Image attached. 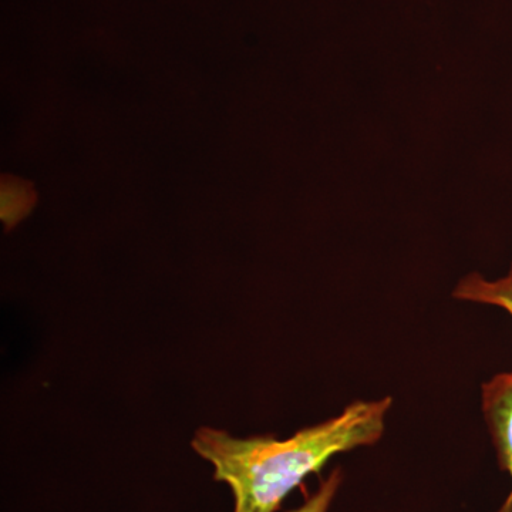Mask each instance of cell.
Instances as JSON below:
<instances>
[{"label":"cell","instance_id":"cell-1","mask_svg":"<svg viewBox=\"0 0 512 512\" xmlns=\"http://www.w3.org/2000/svg\"><path fill=\"white\" fill-rule=\"evenodd\" d=\"M392 399L349 404L339 416L306 427L286 440L272 436L238 439L202 427L191 446L214 467V480L228 485L234 512H276L285 498L330 458L382 439Z\"/></svg>","mask_w":512,"mask_h":512},{"label":"cell","instance_id":"cell-2","mask_svg":"<svg viewBox=\"0 0 512 512\" xmlns=\"http://www.w3.org/2000/svg\"><path fill=\"white\" fill-rule=\"evenodd\" d=\"M481 403L498 464L512 478V372L500 373L484 383Z\"/></svg>","mask_w":512,"mask_h":512},{"label":"cell","instance_id":"cell-3","mask_svg":"<svg viewBox=\"0 0 512 512\" xmlns=\"http://www.w3.org/2000/svg\"><path fill=\"white\" fill-rule=\"evenodd\" d=\"M453 298L495 306L503 309L512 318V264L507 275L495 281L484 278L477 272L464 276L454 289Z\"/></svg>","mask_w":512,"mask_h":512},{"label":"cell","instance_id":"cell-4","mask_svg":"<svg viewBox=\"0 0 512 512\" xmlns=\"http://www.w3.org/2000/svg\"><path fill=\"white\" fill-rule=\"evenodd\" d=\"M36 194L32 184L15 177H3L0 188V217L6 227L13 228L28 217L35 207Z\"/></svg>","mask_w":512,"mask_h":512},{"label":"cell","instance_id":"cell-5","mask_svg":"<svg viewBox=\"0 0 512 512\" xmlns=\"http://www.w3.org/2000/svg\"><path fill=\"white\" fill-rule=\"evenodd\" d=\"M342 481V468H336V470H333L332 473L326 477V480L320 483L318 490H316L301 507L295 508V510L289 512H329L333 500H335L336 495L339 493Z\"/></svg>","mask_w":512,"mask_h":512},{"label":"cell","instance_id":"cell-6","mask_svg":"<svg viewBox=\"0 0 512 512\" xmlns=\"http://www.w3.org/2000/svg\"><path fill=\"white\" fill-rule=\"evenodd\" d=\"M495 512H512V490L508 497L505 498L504 503L501 504V507Z\"/></svg>","mask_w":512,"mask_h":512}]
</instances>
